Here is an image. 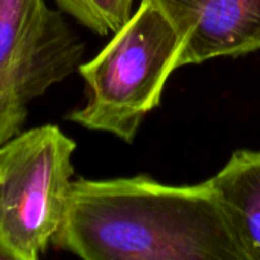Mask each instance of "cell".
<instances>
[{"label": "cell", "mask_w": 260, "mask_h": 260, "mask_svg": "<svg viewBox=\"0 0 260 260\" xmlns=\"http://www.w3.org/2000/svg\"><path fill=\"white\" fill-rule=\"evenodd\" d=\"M52 245L85 260H247L209 181L146 175L72 181Z\"/></svg>", "instance_id": "1"}, {"label": "cell", "mask_w": 260, "mask_h": 260, "mask_svg": "<svg viewBox=\"0 0 260 260\" xmlns=\"http://www.w3.org/2000/svg\"><path fill=\"white\" fill-rule=\"evenodd\" d=\"M180 55L181 41L168 17L152 0H142L108 44L78 67L87 102L67 119L131 143L145 116L160 105Z\"/></svg>", "instance_id": "2"}, {"label": "cell", "mask_w": 260, "mask_h": 260, "mask_svg": "<svg viewBox=\"0 0 260 260\" xmlns=\"http://www.w3.org/2000/svg\"><path fill=\"white\" fill-rule=\"evenodd\" d=\"M76 143L55 125L0 145V242L14 260L41 257L58 233L70 193Z\"/></svg>", "instance_id": "3"}, {"label": "cell", "mask_w": 260, "mask_h": 260, "mask_svg": "<svg viewBox=\"0 0 260 260\" xmlns=\"http://www.w3.org/2000/svg\"><path fill=\"white\" fill-rule=\"evenodd\" d=\"M84 44L46 0H0V145L20 133L27 104L70 76Z\"/></svg>", "instance_id": "4"}, {"label": "cell", "mask_w": 260, "mask_h": 260, "mask_svg": "<svg viewBox=\"0 0 260 260\" xmlns=\"http://www.w3.org/2000/svg\"><path fill=\"white\" fill-rule=\"evenodd\" d=\"M174 26L180 67L260 49V0H152Z\"/></svg>", "instance_id": "5"}, {"label": "cell", "mask_w": 260, "mask_h": 260, "mask_svg": "<svg viewBox=\"0 0 260 260\" xmlns=\"http://www.w3.org/2000/svg\"><path fill=\"white\" fill-rule=\"evenodd\" d=\"M209 184L247 260H260V151H236Z\"/></svg>", "instance_id": "6"}, {"label": "cell", "mask_w": 260, "mask_h": 260, "mask_svg": "<svg viewBox=\"0 0 260 260\" xmlns=\"http://www.w3.org/2000/svg\"><path fill=\"white\" fill-rule=\"evenodd\" d=\"M56 6L98 35L117 32L133 15L134 0H53Z\"/></svg>", "instance_id": "7"}, {"label": "cell", "mask_w": 260, "mask_h": 260, "mask_svg": "<svg viewBox=\"0 0 260 260\" xmlns=\"http://www.w3.org/2000/svg\"><path fill=\"white\" fill-rule=\"evenodd\" d=\"M0 260H14L12 254L8 251V248L0 242Z\"/></svg>", "instance_id": "8"}]
</instances>
